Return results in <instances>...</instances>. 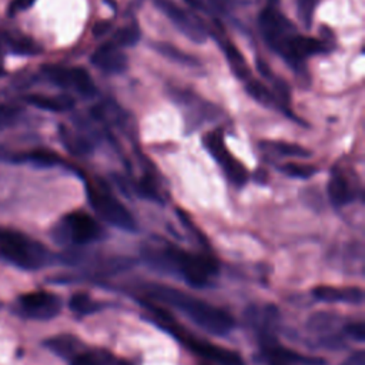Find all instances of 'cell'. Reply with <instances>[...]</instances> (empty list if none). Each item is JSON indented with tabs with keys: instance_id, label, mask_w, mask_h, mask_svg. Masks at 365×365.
Instances as JSON below:
<instances>
[{
	"instance_id": "44dd1931",
	"label": "cell",
	"mask_w": 365,
	"mask_h": 365,
	"mask_svg": "<svg viewBox=\"0 0 365 365\" xmlns=\"http://www.w3.org/2000/svg\"><path fill=\"white\" fill-rule=\"evenodd\" d=\"M261 148L267 153L275 154L278 157H294V158H307L309 151L298 144L284 143V141H264L261 143Z\"/></svg>"
},
{
	"instance_id": "f546056e",
	"label": "cell",
	"mask_w": 365,
	"mask_h": 365,
	"mask_svg": "<svg viewBox=\"0 0 365 365\" xmlns=\"http://www.w3.org/2000/svg\"><path fill=\"white\" fill-rule=\"evenodd\" d=\"M336 324V319L329 312H317L309 319L307 327L311 329V332H325L327 329L332 328Z\"/></svg>"
},
{
	"instance_id": "8d00e7d4",
	"label": "cell",
	"mask_w": 365,
	"mask_h": 365,
	"mask_svg": "<svg viewBox=\"0 0 365 365\" xmlns=\"http://www.w3.org/2000/svg\"><path fill=\"white\" fill-rule=\"evenodd\" d=\"M341 365H365V352L362 349L352 352L341 362Z\"/></svg>"
},
{
	"instance_id": "f35d334b",
	"label": "cell",
	"mask_w": 365,
	"mask_h": 365,
	"mask_svg": "<svg viewBox=\"0 0 365 365\" xmlns=\"http://www.w3.org/2000/svg\"><path fill=\"white\" fill-rule=\"evenodd\" d=\"M3 74V66H1V63H0V76Z\"/></svg>"
},
{
	"instance_id": "30bf717a",
	"label": "cell",
	"mask_w": 365,
	"mask_h": 365,
	"mask_svg": "<svg viewBox=\"0 0 365 365\" xmlns=\"http://www.w3.org/2000/svg\"><path fill=\"white\" fill-rule=\"evenodd\" d=\"M155 6L188 40L198 44L207 40V31L202 23L194 14L180 7L174 0H155Z\"/></svg>"
},
{
	"instance_id": "f1b7e54d",
	"label": "cell",
	"mask_w": 365,
	"mask_h": 365,
	"mask_svg": "<svg viewBox=\"0 0 365 365\" xmlns=\"http://www.w3.org/2000/svg\"><path fill=\"white\" fill-rule=\"evenodd\" d=\"M134 190L143 198L157 201V202H160L163 200L160 188L151 175H144L141 180H138L134 185Z\"/></svg>"
},
{
	"instance_id": "277c9868",
	"label": "cell",
	"mask_w": 365,
	"mask_h": 365,
	"mask_svg": "<svg viewBox=\"0 0 365 365\" xmlns=\"http://www.w3.org/2000/svg\"><path fill=\"white\" fill-rule=\"evenodd\" d=\"M0 257L23 269L43 268L51 259L41 242L7 228H0Z\"/></svg>"
},
{
	"instance_id": "ba28073f",
	"label": "cell",
	"mask_w": 365,
	"mask_h": 365,
	"mask_svg": "<svg viewBox=\"0 0 365 365\" xmlns=\"http://www.w3.org/2000/svg\"><path fill=\"white\" fill-rule=\"evenodd\" d=\"M202 143L207 151L212 155V158L220 163L224 174L234 185L241 187L248 181L250 174L247 168L228 151L224 135L220 130H212L207 133L202 138Z\"/></svg>"
},
{
	"instance_id": "9a60e30c",
	"label": "cell",
	"mask_w": 365,
	"mask_h": 365,
	"mask_svg": "<svg viewBox=\"0 0 365 365\" xmlns=\"http://www.w3.org/2000/svg\"><path fill=\"white\" fill-rule=\"evenodd\" d=\"M328 197L335 207H344L355 200L356 187L342 168H335L328 181Z\"/></svg>"
},
{
	"instance_id": "7c38bea8",
	"label": "cell",
	"mask_w": 365,
	"mask_h": 365,
	"mask_svg": "<svg viewBox=\"0 0 365 365\" xmlns=\"http://www.w3.org/2000/svg\"><path fill=\"white\" fill-rule=\"evenodd\" d=\"M20 311L33 319H51L61 311V299L48 291H33L19 299Z\"/></svg>"
},
{
	"instance_id": "d6a6232c",
	"label": "cell",
	"mask_w": 365,
	"mask_h": 365,
	"mask_svg": "<svg viewBox=\"0 0 365 365\" xmlns=\"http://www.w3.org/2000/svg\"><path fill=\"white\" fill-rule=\"evenodd\" d=\"M20 108L14 104H0V131L10 127L19 117Z\"/></svg>"
},
{
	"instance_id": "7402d4cb",
	"label": "cell",
	"mask_w": 365,
	"mask_h": 365,
	"mask_svg": "<svg viewBox=\"0 0 365 365\" xmlns=\"http://www.w3.org/2000/svg\"><path fill=\"white\" fill-rule=\"evenodd\" d=\"M4 41L9 44L10 50L19 56H36L41 53L40 44L21 34H4Z\"/></svg>"
},
{
	"instance_id": "4dcf8cb0",
	"label": "cell",
	"mask_w": 365,
	"mask_h": 365,
	"mask_svg": "<svg viewBox=\"0 0 365 365\" xmlns=\"http://www.w3.org/2000/svg\"><path fill=\"white\" fill-rule=\"evenodd\" d=\"M279 170L294 178H309L312 177L318 168L309 164H299V163H287L279 167Z\"/></svg>"
},
{
	"instance_id": "603a6c76",
	"label": "cell",
	"mask_w": 365,
	"mask_h": 365,
	"mask_svg": "<svg viewBox=\"0 0 365 365\" xmlns=\"http://www.w3.org/2000/svg\"><path fill=\"white\" fill-rule=\"evenodd\" d=\"M14 161H29V163H33L38 167H54L61 161V158L53 150L36 148V150H31L29 153L21 154L20 157H16Z\"/></svg>"
},
{
	"instance_id": "ac0fdd59",
	"label": "cell",
	"mask_w": 365,
	"mask_h": 365,
	"mask_svg": "<svg viewBox=\"0 0 365 365\" xmlns=\"http://www.w3.org/2000/svg\"><path fill=\"white\" fill-rule=\"evenodd\" d=\"M44 345L53 351L56 355L64 358V359H71L74 355H77L80 351H83L86 346L83 345V342L71 335V334H60V335H54L48 339L44 341Z\"/></svg>"
},
{
	"instance_id": "484cf974",
	"label": "cell",
	"mask_w": 365,
	"mask_h": 365,
	"mask_svg": "<svg viewBox=\"0 0 365 365\" xmlns=\"http://www.w3.org/2000/svg\"><path fill=\"white\" fill-rule=\"evenodd\" d=\"M247 93L254 98L257 100L258 103L267 106V107H277V101H275V97L272 94V90H269L267 86H264L261 81L258 80H252L250 78L247 81Z\"/></svg>"
},
{
	"instance_id": "5bb4252c",
	"label": "cell",
	"mask_w": 365,
	"mask_h": 365,
	"mask_svg": "<svg viewBox=\"0 0 365 365\" xmlns=\"http://www.w3.org/2000/svg\"><path fill=\"white\" fill-rule=\"evenodd\" d=\"M91 63L106 73H121L127 68V57L118 46L108 41L96 48L90 57Z\"/></svg>"
},
{
	"instance_id": "d6986e66",
	"label": "cell",
	"mask_w": 365,
	"mask_h": 365,
	"mask_svg": "<svg viewBox=\"0 0 365 365\" xmlns=\"http://www.w3.org/2000/svg\"><path fill=\"white\" fill-rule=\"evenodd\" d=\"M70 365H130L125 361L117 359L107 351L84 348L70 359Z\"/></svg>"
},
{
	"instance_id": "74e56055",
	"label": "cell",
	"mask_w": 365,
	"mask_h": 365,
	"mask_svg": "<svg viewBox=\"0 0 365 365\" xmlns=\"http://www.w3.org/2000/svg\"><path fill=\"white\" fill-rule=\"evenodd\" d=\"M108 29H110V21H100L94 26L93 33H94V36L98 37V36H103L104 33H107Z\"/></svg>"
},
{
	"instance_id": "e575fe53",
	"label": "cell",
	"mask_w": 365,
	"mask_h": 365,
	"mask_svg": "<svg viewBox=\"0 0 365 365\" xmlns=\"http://www.w3.org/2000/svg\"><path fill=\"white\" fill-rule=\"evenodd\" d=\"M36 0H11L9 9H7V13L9 16H16L27 9H30L33 4H34Z\"/></svg>"
},
{
	"instance_id": "52a82bcc",
	"label": "cell",
	"mask_w": 365,
	"mask_h": 365,
	"mask_svg": "<svg viewBox=\"0 0 365 365\" xmlns=\"http://www.w3.org/2000/svg\"><path fill=\"white\" fill-rule=\"evenodd\" d=\"M258 24L265 43L277 53L278 48L297 33L294 24L278 9V0H268L261 10Z\"/></svg>"
},
{
	"instance_id": "4fadbf2b",
	"label": "cell",
	"mask_w": 365,
	"mask_h": 365,
	"mask_svg": "<svg viewBox=\"0 0 365 365\" xmlns=\"http://www.w3.org/2000/svg\"><path fill=\"white\" fill-rule=\"evenodd\" d=\"M261 352L269 365H325V361L317 356H305L292 349L281 346L271 332H261Z\"/></svg>"
},
{
	"instance_id": "1f68e13d",
	"label": "cell",
	"mask_w": 365,
	"mask_h": 365,
	"mask_svg": "<svg viewBox=\"0 0 365 365\" xmlns=\"http://www.w3.org/2000/svg\"><path fill=\"white\" fill-rule=\"evenodd\" d=\"M319 0H297V14L299 21L309 29L314 20V13Z\"/></svg>"
},
{
	"instance_id": "5b68a950",
	"label": "cell",
	"mask_w": 365,
	"mask_h": 365,
	"mask_svg": "<svg viewBox=\"0 0 365 365\" xmlns=\"http://www.w3.org/2000/svg\"><path fill=\"white\" fill-rule=\"evenodd\" d=\"M101 225L84 211L66 214L53 228V238L58 244L84 245L103 237Z\"/></svg>"
},
{
	"instance_id": "ffe728a7",
	"label": "cell",
	"mask_w": 365,
	"mask_h": 365,
	"mask_svg": "<svg viewBox=\"0 0 365 365\" xmlns=\"http://www.w3.org/2000/svg\"><path fill=\"white\" fill-rule=\"evenodd\" d=\"M27 103L47 111L61 113L67 111L74 107V100L70 96L61 94V96H41V94H31L27 96Z\"/></svg>"
},
{
	"instance_id": "9c48e42d",
	"label": "cell",
	"mask_w": 365,
	"mask_h": 365,
	"mask_svg": "<svg viewBox=\"0 0 365 365\" xmlns=\"http://www.w3.org/2000/svg\"><path fill=\"white\" fill-rule=\"evenodd\" d=\"M329 47L325 46L322 40L305 37L298 33H294L289 38L285 40V43L278 48V54L297 71L304 73L305 71V60L311 56L325 53Z\"/></svg>"
},
{
	"instance_id": "83f0119b",
	"label": "cell",
	"mask_w": 365,
	"mask_h": 365,
	"mask_svg": "<svg viewBox=\"0 0 365 365\" xmlns=\"http://www.w3.org/2000/svg\"><path fill=\"white\" fill-rule=\"evenodd\" d=\"M140 38V29L135 23L124 26L121 29H118L114 36L111 43H114L118 47H130L134 46Z\"/></svg>"
},
{
	"instance_id": "8fae6325",
	"label": "cell",
	"mask_w": 365,
	"mask_h": 365,
	"mask_svg": "<svg viewBox=\"0 0 365 365\" xmlns=\"http://www.w3.org/2000/svg\"><path fill=\"white\" fill-rule=\"evenodd\" d=\"M44 76L58 87L73 88L84 97H90L96 93V86L88 71L83 67H66V66H46L43 68Z\"/></svg>"
},
{
	"instance_id": "3957f363",
	"label": "cell",
	"mask_w": 365,
	"mask_h": 365,
	"mask_svg": "<svg viewBox=\"0 0 365 365\" xmlns=\"http://www.w3.org/2000/svg\"><path fill=\"white\" fill-rule=\"evenodd\" d=\"M141 304L145 308L150 321H153L155 325L171 334L177 341H180L182 346H185L188 351H191L202 361H207L208 364L212 365H244L242 358L235 351L214 345L208 341H204L190 334L184 327H181L175 321V318L165 308H161L157 302L147 299L141 301Z\"/></svg>"
},
{
	"instance_id": "6da1fadb",
	"label": "cell",
	"mask_w": 365,
	"mask_h": 365,
	"mask_svg": "<svg viewBox=\"0 0 365 365\" xmlns=\"http://www.w3.org/2000/svg\"><path fill=\"white\" fill-rule=\"evenodd\" d=\"M150 298L167 307L177 308L194 324H197L204 331L214 335H227L234 328V318L224 309L211 305L207 301L195 298L184 291L155 285L150 289Z\"/></svg>"
},
{
	"instance_id": "836d02e7",
	"label": "cell",
	"mask_w": 365,
	"mask_h": 365,
	"mask_svg": "<svg viewBox=\"0 0 365 365\" xmlns=\"http://www.w3.org/2000/svg\"><path fill=\"white\" fill-rule=\"evenodd\" d=\"M345 334H348L351 338H354L355 341L362 342L365 339V327L362 321L358 322H351L345 327Z\"/></svg>"
},
{
	"instance_id": "2e32d148",
	"label": "cell",
	"mask_w": 365,
	"mask_h": 365,
	"mask_svg": "<svg viewBox=\"0 0 365 365\" xmlns=\"http://www.w3.org/2000/svg\"><path fill=\"white\" fill-rule=\"evenodd\" d=\"M312 295L324 302L359 304L364 299V291L358 287H332L318 285L312 289Z\"/></svg>"
},
{
	"instance_id": "d4e9b609",
	"label": "cell",
	"mask_w": 365,
	"mask_h": 365,
	"mask_svg": "<svg viewBox=\"0 0 365 365\" xmlns=\"http://www.w3.org/2000/svg\"><path fill=\"white\" fill-rule=\"evenodd\" d=\"M70 309L78 315H88L98 309H101V304L94 301L88 294L86 292H76L70 298Z\"/></svg>"
},
{
	"instance_id": "4316f807",
	"label": "cell",
	"mask_w": 365,
	"mask_h": 365,
	"mask_svg": "<svg viewBox=\"0 0 365 365\" xmlns=\"http://www.w3.org/2000/svg\"><path fill=\"white\" fill-rule=\"evenodd\" d=\"M60 135H61V140H63L66 148L68 151H71L73 154L83 155V154H87V153L91 151V145L87 140H84L83 137L71 134L64 127H60Z\"/></svg>"
},
{
	"instance_id": "8992f818",
	"label": "cell",
	"mask_w": 365,
	"mask_h": 365,
	"mask_svg": "<svg viewBox=\"0 0 365 365\" xmlns=\"http://www.w3.org/2000/svg\"><path fill=\"white\" fill-rule=\"evenodd\" d=\"M86 194L88 204L96 211V214L110 225H114L124 231H135L137 224L130 214V211L120 202L114 194L106 187H98L94 184L86 185Z\"/></svg>"
},
{
	"instance_id": "e0dca14e",
	"label": "cell",
	"mask_w": 365,
	"mask_h": 365,
	"mask_svg": "<svg viewBox=\"0 0 365 365\" xmlns=\"http://www.w3.org/2000/svg\"><path fill=\"white\" fill-rule=\"evenodd\" d=\"M215 38L218 40L224 56L228 61V66L231 68V71L240 78V80H250L251 76V68L245 60V57L242 56V53L237 48V46L227 37L217 34Z\"/></svg>"
},
{
	"instance_id": "d590c367",
	"label": "cell",
	"mask_w": 365,
	"mask_h": 365,
	"mask_svg": "<svg viewBox=\"0 0 365 365\" xmlns=\"http://www.w3.org/2000/svg\"><path fill=\"white\" fill-rule=\"evenodd\" d=\"M208 3L221 14H227L235 7V0H208Z\"/></svg>"
},
{
	"instance_id": "7a4b0ae2",
	"label": "cell",
	"mask_w": 365,
	"mask_h": 365,
	"mask_svg": "<svg viewBox=\"0 0 365 365\" xmlns=\"http://www.w3.org/2000/svg\"><path fill=\"white\" fill-rule=\"evenodd\" d=\"M147 261L158 268H167L181 274L192 287H204L218 272V262L208 254H191L173 244L148 245L144 250Z\"/></svg>"
},
{
	"instance_id": "cb8c5ba5",
	"label": "cell",
	"mask_w": 365,
	"mask_h": 365,
	"mask_svg": "<svg viewBox=\"0 0 365 365\" xmlns=\"http://www.w3.org/2000/svg\"><path fill=\"white\" fill-rule=\"evenodd\" d=\"M153 47H154V50H155L157 53L163 54L164 57H167V58H170V60H173V61H178V63H181V64L191 66V67H194V66L198 64V60H197L194 56L187 54V53L181 51L180 48H177L175 46L168 44V43H165V41H157V43L153 44Z\"/></svg>"
}]
</instances>
